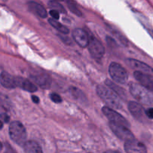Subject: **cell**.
<instances>
[{
  "instance_id": "cell-1",
  "label": "cell",
  "mask_w": 153,
  "mask_h": 153,
  "mask_svg": "<svg viewBox=\"0 0 153 153\" xmlns=\"http://www.w3.org/2000/svg\"><path fill=\"white\" fill-rule=\"evenodd\" d=\"M97 92L101 100L107 105V107H111V108L114 109H121L123 103L120 97H118L108 88L99 85L97 88Z\"/></svg>"
},
{
  "instance_id": "cell-2",
  "label": "cell",
  "mask_w": 153,
  "mask_h": 153,
  "mask_svg": "<svg viewBox=\"0 0 153 153\" xmlns=\"http://www.w3.org/2000/svg\"><path fill=\"white\" fill-rule=\"evenodd\" d=\"M129 88L131 95L137 101L143 104L152 105L153 103L152 91H149L141 85L136 83H131Z\"/></svg>"
},
{
  "instance_id": "cell-3",
  "label": "cell",
  "mask_w": 153,
  "mask_h": 153,
  "mask_svg": "<svg viewBox=\"0 0 153 153\" xmlns=\"http://www.w3.org/2000/svg\"><path fill=\"white\" fill-rule=\"evenodd\" d=\"M9 135L13 142L24 145L26 140V131L24 126L18 121H13L9 126Z\"/></svg>"
},
{
  "instance_id": "cell-4",
  "label": "cell",
  "mask_w": 153,
  "mask_h": 153,
  "mask_svg": "<svg viewBox=\"0 0 153 153\" xmlns=\"http://www.w3.org/2000/svg\"><path fill=\"white\" fill-rule=\"evenodd\" d=\"M109 73L113 80L119 84H124L128 80V75L127 71L117 63L113 62L110 64Z\"/></svg>"
},
{
  "instance_id": "cell-5",
  "label": "cell",
  "mask_w": 153,
  "mask_h": 153,
  "mask_svg": "<svg viewBox=\"0 0 153 153\" xmlns=\"http://www.w3.org/2000/svg\"><path fill=\"white\" fill-rule=\"evenodd\" d=\"M109 126H110L112 131L116 134L117 137H119L121 140L127 141L128 140L134 139V135L131 133V131L128 129V127L112 122H110Z\"/></svg>"
},
{
  "instance_id": "cell-6",
  "label": "cell",
  "mask_w": 153,
  "mask_h": 153,
  "mask_svg": "<svg viewBox=\"0 0 153 153\" xmlns=\"http://www.w3.org/2000/svg\"><path fill=\"white\" fill-rule=\"evenodd\" d=\"M102 112L106 117L109 119V120L112 123H115L120 124V125L124 126L129 127V123L128 121L123 117L121 114L115 111L114 109L105 106L102 108Z\"/></svg>"
},
{
  "instance_id": "cell-7",
  "label": "cell",
  "mask_w": 153,
  "mask_h": 153,
  "mask_svg": "<svg viewBox=\"0 0 153 153\" xmlns=\"http://www.w3.org/2000/svg\"><path fill=\"white\" fill-rule=\"evenodd\" d=\"M88 46H89L90 52L94 58L100 59L102 58L105 54L104 46L97 39L92 38V40L89 41Z\"/></svg>"
},
{
  "instance_id": "cell-8",
  "label": "cell",
  "mask_w": 153,
  "mask_h": 153,
  "mask_svg": "<svg viewBox=\"0 0 153 153\" xmlns=\"http://www.w3.org/2000/svg\"><path fill=\"white\" fill-rule=\"evenodd\" d=\"M125 150L126 153H147L146 146L134 138L126 141Z\"/></svg>"
},
{
  "instance_id": "cell-9",
  "label": "cell",
  "mask_w": 153,
  "mask_h": 153,
  "mask_svg": "<svg viewBox=\"0 0 153 153\" xmlns=\"http://www.w3.org/2000/svg\"><path fill=\"white\" fill-rule=\"evenodd\" d=\"M134 76L137 82H139L143 88H146L149 91H152L153 90V78L152 75L146 73L135 71L134 73Z\"/></svg>"
},
{
  "instance_id": "cell-10",
  "label": "cell",
  "mask_w": 153,
  "mask_h": 153,
  "mask_svg": "<svg viewBox=\"0 0 153 153\" xmlns=\"http://www.w3.org/2000/svg\"><path fill=\"white\" fill-rule=\"evenodd\" d=\"M126 63L135 71L146 73L150 75L152 74V68L145 63L135 59H131H131H127Z\"/></svg>"
},
{
  "instance_id": "cell-11",
  "label": "cell",
  "mask_w": 153,
  "mask_h": 153,
  "mask_svg": "<svg viewBox=\"0 0 153 153\" xmlns=\"http://www.w3.org/2000/svg\"><path fill=\"white\" fill-rule=\"evenodd\" d=\"M73 36L75 41L81 47L85 48L88 46L89 39H88V34L85 30L82 29V28H76L73 31Z\"/></svg>"
},
{
  "instance_id": "cell-12",
  "label": "cell",
  "mask_w": 153,
  "mask_h": 153,
  "mask_svg": "<svg viewBox=\"0 0 153 153\" xmlns=\"http://www.w3.org/2000/svg\"><path fill=\"white\" fill-rule=\"evenodd\" d=\"M15 85L16 88H20L21 89L28 92H35L37 90L34 84L22 77H15Z\"/></svg>"
},
{
  "instance_id": "cell-13",
  "label": "cell",
  "mask_w": 153,
  "mask_h": 153,
  "mask_svg": "<svg viewBox=\"0 0 153 153\" xmlns=\"http://www.w3.org/2000/svg\"><path fill=\"white\" fill-rule=\"evenodd\" d=\"M31 80L35 82L38 86L43 89H49L51 86V79L47 75L37 73L31 76Z\"/></svg>"
},
{
  "instance_id": "cell-14",
  "label": "cell",
  "mask_w": 153,
  "mask_h": 153,
  "mask_svg": "<svg viewBox=\"0 0 153 153\" xmlns=\"http://www.w3.org/2000/svg\"><path fill=\"white\" fill-rule=\"evenodd\" d=\"M0 83L3 87L7 89H13L16 88L15 77L7 72H2L0 74Z\"/></svg>"
},
{
  "instance_id": "cell-15",
  "label": "cell",
  "mask_w": 153,
  "mask_h": 153,
  "mask_svg": "<svg viewBox=\"0 0 153 153\" xmlns=\"http://www.w3.org/2000/svg\"><path fill=\"white\" fill-rule=\"evenodd\" d=\"M128 109L134 117L137 120H142L143 118L144 112L143 108L139 103L136 102H130L128 103Z\"/></svg>"
},
{
  "instance_id": "cell-16",
  "label": "cell",
  "mask_w": 153,
  "mask_h": 153,
  "mask_svg": "<svg viewBox=\"0 0 153 153\" xmlns=\"http://www.w3.org/2000/svg\"><path fill=\"white\" fill-rule=\"evenodd\" d=\"M23 146L25 153H43L40 145L33 140L25 142Z\"/></svg>"
},
{
  "instance_id": "cell-17",
  "label": "cell",
  "mask_w": 153,
  "mask_h": 153,
  "mask_svg": "<svg viewBox=\"0 0 153 153\" xmlns=\"http://www.w3.org/2000/svg\"><path fill=\"white\" fill-rule=\"evenodd\" d=\"M28 7L34 13H36L40 17L46 18L47 16V13H46V9L41 4H38L37 2H34V1H30L28 3Z\"/></svg>"
},
{
  "instance_id": "cell-18",
  "label": "cell",
  "mask_w": 153,
  "mask_h": 153,
  "mask_svg": "<svg viewBox=\"0 0 153 153\" xmlns=\"http://www.w3.org/2000/svg\"><path fill=\"white\" fill-rule=\"evenodd\" d=\"M105 85H107V88H108L109 89L111 90L114 93L117 94L119 97H126V91L120 87L117 86V85H116L115 83H114L112 81L109 80V79H107V80L105 82Z\"/></svg>"
},
{
  "instance_id": "cell-19",
  "label": "cell",
  "mask_w": 153,
  "mask_h": 153,
  "mask_svg": "<svg viewBox=\"0 0 153 153\" xmlns=\"http://www.w3.org/2000/svg\"><path fill=\"white\" fill-rule=\"evenodd\" d=\"M49 22L51 24V25H52L54 28H56L57 30H58V31H59L61 33H62V34H67L69 33L68 28H67L66 26H64V25H63L61 23L58 22V21L55 20V19H49Z\"/></svg>"
},
{
  "instance_id": "cell-20",
  "label": "cell",
  "mask_w": 153,
  "mask_h": 153,
  "mask_svg": "<svg viewBox=\"0 0 153 153\" xmlns=\"http://www.w3.org/2000/svg\"><path fill=\"white\" fill-rule=\"evenodd\" d=\"M70 92H71L72 95L74 97L75 99H76L77 100H80V101L83 102L86 100V97L84 95L83 93L79 90L78 88H72L70 89Z\"/></svg>"
},
{
  "instance_id": "cell-21",
  "label": "cell",
  "mask_w": 153,
  "mask_h": 153,
  "mask_svg": "<svg viewBox=\"0 0 153 153\" xmlns=\"http://www.w3.org/2000/svg\"><path fill=\"white\" fill-rule=\"evenodd\" d=\"M48 4H49V7H51L52 10H57L58 12H61V13H66V10L64 9V7L57 1L52 0V1H49Z\"/></svg>"
},
{
  "instance_id": "cell-22",
  "label": "cell",
  "mask_w": 153,
  "mask_h": 153,
  "mask_svg": "<svg viewBox=\"0 0 153 153\" xmlns=\"http://www.w3.org/2000/svg\"><path fill=\"white\" fill-rule=\"evenodd\" d=\"M67 5H68V7L70 8V10H71L73 13H75V14L77 15V16H82V12L80 11V10H79L77 7H76V4H75L74 3L68 1V2H67Z\"/></svg>"
},
{
  "instance_id": "cell-23",
  "label": "cell",
  "mask_w": 153,
  "mask_h": 153,
  "mask_svg": "<svg viewBox=\"0 0 153 153\" xmlns=\"http://www.w3.org/2000/svg\"><path fill=\"white\" fill-rule=\"evenodd\" d=\"M50 98L55 103H61L62 102V99H61V97L58 94L53 93V94H50Z\"/></svg>"
},
{
  "instance_id": "cell-24",
  "label": "cell",
  "mask_w": 153,
  "mask_h": 153,
  "mask_svg": "<svg viewBox=\"0 0 153 153\" xmlns=\"http://www.w3.org/2000/svg\"><path fill=\"white\" fill-rule=\"evenodd\" d=\"M49 13H50L51 16L53 17V19H58L60 17V15H59V12H58L57 10H51L50 12H49Z\"/></svg>"
},
{
  "instance_id": "cell-25",
  "label": "cell",
  "mask_w": 153,
  "mask_h": 153,
  "mask_svg": "<svg viewBox=\"0 0 153 153\" xmlns=\"http://www.w3.org/2000/svg\"><path fill=\"white\" fill-rule=\"evenodd\" d=\"M146 115L149 118V119H152L153 118V110L152 108H149L146 111Z\"/></svg>"
},
{
  "instance_id": "cell-26",
  "label": "cell",
  "mask_w": 153,
  "mask_h": 153,
  "mask_svg": "<svg viewBox=\"0 0 153 153\" xmlns=\"http://www.w3.org/2000/svg\"><path fill=\"white\" fill-rule=\"evenodd\" d=\"M58 35H59L60 38H61V40H63V42H64V43H68V44H69V43H71V42H70V39L68 38V37H67V36H65V35H61V34H58Z\"/></svg>"
},
{
  "instance_id": "cell-27",
  "label": "cell",
  "mask_w": 153,
  "mask_h": 153,
  "mask_svg": "<svg viewBox=\"0 0 153 153\" xmlns=\"http://www.w3.org/2000/svg\"><path fill=\"white\" fill-rule=\"evenodd\" d=\"M0 116H1V118L3 120V121L5 123H7L9 121V120H10V117L6 114H1Z\"/></svg>"
},
{
  "instance_id": "cell-28",
  "label": "cell",
  "mask_w": 153,
  "mask_h": 153,
  "mask_svg": "<svg viewBox=\"0 0 153 153\" xmlns=\"http://www.w3.org/2000/svg\"><path fill=\"white\" fill-rule=\"evenodd\" d=\"M31 99H32L33 102H34V103H39V102H40L39 98L37 97H36V96H32V97H31Z\"/></svg>"
},
{
  "instance_id": "cell-29",
  "label": "cell",
  "mask_w": 153,
  "mask_h": 153,
  "mask_svg": "<svg viewBox=\"0 0 153 153\" xmlns=\"http://www.w3.org/2000/svg\"><path fill=\"white\" fill-rule=\"evenodd\" d=\"M105 153H120L117 151H114V150H108V151H106Z\"/></svg>"
},
{
  "instance_id": "cell-30",
  "label": "cell",
  "mask_w": 153,
  "mask_h": 153,
  "mask_svg": "<svg viewBox=\"0 0 153 153\" xmlns=\"http://www.w3.org/2000/svg\"><path fill=\"white\" fill-rule=\"evenodd\" d=\"M3 127V123H2V122H1V120H0V129H1V128H2Z\"/></svg>"
},
{
  "instance_id": "cell-31",
  "label": "cell",
  "mask_w": 153,
  "mask_h": 153,
  "mask_svg": "<svg viewBox=\"0 0 153 153\" xmlns=\"http://www.w3.org/2000/svg\"><path fill=\"white\" fill-rule=\"evenodd\" d=\"M1 149H2V144H1V141H0V152L1 151Z\"/></svg>"
},
{
  "instance_id": "cell-32",
  "label": "cell",
  "mask_w": 153,
  "mask_h": 153,
  "mask_svg": "<svg viewBox=\"0 0 153 153\" xmlns=\"http://www.w3.org/2000/svg\"><path fill=\"white\" fill-rule=\"evenodd\" d=\"M53 1H61V0H53Z\"/></svg>"
}]
</instances>
